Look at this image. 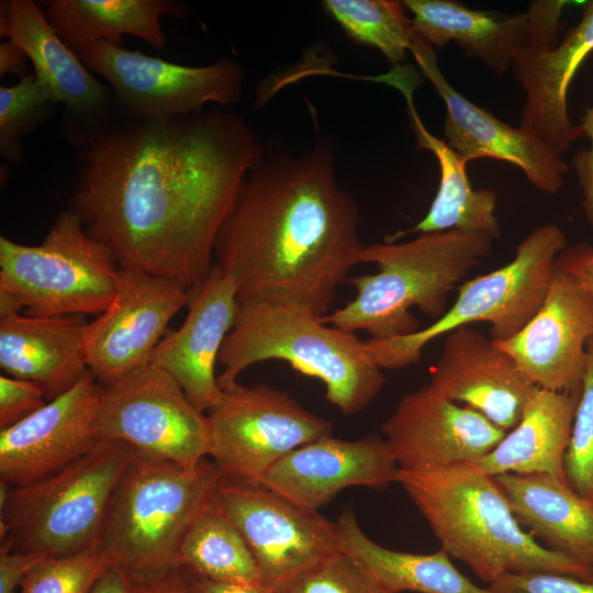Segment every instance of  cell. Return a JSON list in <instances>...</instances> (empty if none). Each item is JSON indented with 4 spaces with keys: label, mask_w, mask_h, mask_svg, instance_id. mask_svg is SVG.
I'll return each instance as SVG.
<instances>
[{
    "label": "cell",
    "mask_w": 593,
    "mask_h": 593,
    "mask_svg": "<svg viewBox=\"0 0 593 593\" xmlns=\"http://www.w3.org/2000/svg\"><path fill=\"white\" fill-rule=\"evenodd\" d=\"M267 360H283L318 379L327 401L344 415L365 410L385 384L383 370L356 333L327 324L303 307L238 302L219 355L223 366L217 376L220 388L231 389L243 371Z\"/></svg>",
    "instance_id": "cell-5"
},
{
    "label": "cell",
    "mask_w": 593,
    "mask_h": 593,
    "mask_svg": "<svg viewBox=\"0 0 593 593\" xmlns=\"http://www.w3.org/2000/svg\"><path fill=\"white\" fill-rule=\"evenodd\" d=\"M579 125L582 135L591 141V148L581 149L574 155L573 167L583 191V209L593 228V107L586 110Z\"/></svg>",
    "instance_id": "cell-39"
},
{
    "label": "cell",
    "mask_w": 593,
    "mask_h": 593,
    "mask_svg": "<svg viewBox=\"0 0 593 593\" xmlns=\"http://www.w3.org/2000/svg\"><path fill=\"white\" fill-rule=\"evenodd\" d=\"M108 563L100 548L46 557L26 574L20 593H89Z\"/></svg>",
    "instance_id": "cell-34"
},
{
    "label": "cell",
    "mask_w": 593,
    "mask_h": 593,
    "mask_svg": "<svg viewBox=\"0 0 593 593\" xmlns=\"http://www.w3.org/2000/svg\"><path fill=\"white\" fill-rule=\"evenodd\" d=\"M47 403L43 390L34 382L0 377V428L5 429L30 416Z\"/></svg>",
    "instance_id": "cell-38"
},
{
    "label": "cell",
    "mask_w": 593,
    "mask_h": 593,
    "mask_svg": "<svg viewBox=\"0 0 593 593\" xmlns=\"http://www.w3.org/2000/svg\"><path fill=\"white\" fill-rule=\"evenodd\" d=\"M593 52V1L584 4L577 26L552 46L527 43L512 70L525 93L521 127L559 154L582 137L569 115L567 93L585 58Z\"/></svg>",
    "instance_id": "cell-23"
},
{
    "label": "cell",
    "mask_w": 593,
    "mask_h": 593,
    "mask_svg": "<svg viewBox=\"0 0 593 593\" xmlns=\"http://www.w3.org/2000/svg\"><path fill=\"white\" fill-rule=\"evenodd\" d=\"M89 593H147V590L143 582L109 562Z\"/></svg>",
    "instance_id": "cell-42"
},
{
    "label": "cell",
    "mask_w": 593,
    "mask_h": 593,
    "mask_svg": "<svg viewBox=\"0 0 593 593\" xmlns=\"http://www.w3.org/2000/svg\"><path fill=\"white\" fill-rule=\"evenodd\" d=\"M275 593H392L342 550L276 588Z\"/></svg>",
    "instance_id": "cell-36"
},
{
    "label": "cell",
    "mask_w": 593,
    "mask_h": 593,
    "mask_svg": "<svg viewBox=\"0 0 593 593\" xmlns=\"http://www.w3.org/2000/svg\"><path fill=\"white\" fill-rule=\"evenodd\" d=\"M400 467L387 440L370 434L355 440L326 436L278 460L260 484L317 511L349 486L384 489L398 483Z\"/></svg>",
    "instance_id": "cell-20"
},
{
    "label": "cell",
    "mask_w": 593,
    "mask_h": 593,
    "mask_svg": "<svg viewBox=\"0 0 593 593\" xmlns=\"http://www.w3.org/2000/svg\"><path fill=\"white\" fill-rule=\"evenodd\" d=\"M46 557L0 548V593H16L30 570Z\"/></svg>",
    "instance_id": "cell-40"
},
{
    "label": "cell",
    "mask_w": 593,
    "mask_h": 593,
    "mask_svg": "<svg viewBox=\"0 0 593 593\" xmlns=\"http://www.w3.org/2000/svg\"><path fill=\"white\" fill-rule=\"evenodd\" d=\"M119 270L111 253L68 209L40 245L0 236V315L20 309L41 317L101 314L115 295Z\"/></svg>",
    "instance_id": "cell-8"
},
{
    "label": "cell",
    "mask_w": 593,
    "mask_h": 593,
    "mask_svg": "<svg viewBox=\"0 0 593 593\" xmlns=\"http://www.w3.org/2000/svg\"><path fill=\"white\" fill-rule=\"evenodd\" d=\"M0 36L25 52L36 79L56 104H63L68 136L75 145L79 147L115 121L111 89L59 38L40 4L32 0H2Z\"/></svg>",
    "instance_id": "cell-17"
},
{
    "label": "cell",
    "mask_w": 593,
    "mask_h": 593,
    "mask_svg": "<svg viewBox=\"0 0 593 593\" xmlns=\"http://www.w3.org/2000/svg\"><path fill=\"white\" fill-rule=\"evenodd\" d=\"M493 239L483 233L448 230L402 243L365 245L360 264H373L378 271L349 278L354 299L322 318L353 333L366 332L373 340L415 333L418 321L410 310L439 318L456 284L491 255Z\"/></svg>",
    "instance_id": "cell-4"
},
{
    "label": "cell",
    "mask_w": 593,
    "mask_h": 593,
    "mask_svg": "<svg viewBox=\"0 0 593 593\" xmlns=\"http://www.w3.org/2000/svg\"><path fill=\"white\" fill-rule=\"evenodd\" d=\"M381 428L404 470L473 463L506 435L482 414L445 398L429 383L404 394Z\"/></svg>",
    "instance_id": "cell-18"
},
{
    "label": "cell",
    "mask_w": 593,
    "mask_h": 593,
    "mask_svg": "<svg viewBox=\"0 0 593 593\" xmlns=\"http://www.w3.org/2000/svg\"><path fill=\"white\" fill-rule=\"evenodd\" d=\"M489 588L493 593H593V581L556 573L529 572L506 574Z\"/></svg>",
    "instance_id": "cell-37"
},
{
    "label": "cell",
    "mask_w": 593,
    "mask_h": 593,
    "mask_svg": "<svg viewBox=\"0 0 593 593\" xmlns=\"http://www.w3.org/2000/svg\"><path fill=\"white\" fill-rule=\"evenodd\" d=\"M429 374V384L441 395L479 412L505 432L517 425L536 388L511 356L469 326L447 334Z\"/></svg>",
    "instance_id": "cell-22"
},
{
    "label": "cell",
    "mask_w": 593,
    "mask_h": 593,
    "mask_svg": "<svg viewBox=\"0 0 593 593\" xmlns=\"http://www.w3.org/2000/svg\"><path fill=\"white\" fill-rule=\"evenodd\" d=\"M222 479L209 457L190 469L137 454L115 489L99 548L144 584L178 569L182 541Z\"/></svg>",
    "instance_id": "cell-6"
},
{
    "label": "cell",
    "mask_w": 593,
    "mask_h": 593,
    "mask_svg": "<svg viewBox=\"0 0 593 593\" xmlns=\"http://www.w3.org/2000/svg\"><path fill=\"white\" fill-rule=\"evenodd\" d=\"M187 305L182 325L160 340L150 363L167 371L198 410L209 412L223 395L215 365L236 317V286L214 264L205 278L189 289Z\"/></svg>",
    "instance_id": "cell-21"
},
{
    "label": "cell",
    "mask_w": 593,
    "mask_h": 593,
    "mask_svg": "<svg viewBox=\"0 0 593 593\" xmlns=\"http://www.w3.org/2000/svg\"><path fill=\"white\" fill-rule=\"evenodd\" d=\"M262 146L242 115L220 109L120 119L79 146L69 210L120 268L189 290L211 270Z\"/></svg>",
    "instance_id": "cell-1"
},
{
    "label": "cell",
    "mask_w": 593,
    "mask_h": 593,
    "mask_svg": "<svg viewBox=\"0 0 593 593\" xmlns=\"http://www.w3.org/2000/svg\"><path fill=\"white\" fill-rule=\"evenodd\" d=\"M27 55L16 43L5 40L0 44V76L13 74L20 78L24 77L27 75Z\"/></svg>",
    "instance_id": "cell-44"
},
{
    "label": "cell",
    "mask_w": 593,
    "mask_h": 593,
    "mask_svg": "<svg viewBox=\"0 0 593 593\" xmlns=\"http://www.w3.org/2000/svg\"><path fill=\"white\" fill-rule=\"evenodd\" d=\"M216 499L253 553L261 583L271 590L343 550L336 522L262 484L223 478Z\"/></svg>",
    "instance_id": "cell-13"
},
{
    "label": "cell",
    "mask_w": 593,
    "mask_h": 593,
    "mask_svg": "<svg viewBox=\"0 0 593 593\" xmlns=\"http://www.w3.org/2000/svg\"><path fill=\"white\" fill-rule=\"evenodd\" d=\"M86 327L80 318L0 316V366L7 376L37 384L53 400L89 370Z\"/></svg>",
    "instance_id": "cell-25"
},
{
    "label": "cell",
    "mask_w": 593,
    "mask_h": 593,
    "mask_svg": "<svg viewBox=\"0 0 593 593\" xmlns=\"http://www.w3.org/2000/svg\"><path fill=\"white\" fill-rule=\"evenodd\" d=\"M398 483L450 558L489 585L506 574L556 573L593 581V566L544 547L515 518L493 477L472 465L399 470Z\"/></svg>",
    "instance_id": "cell-3"
},
{
    "label": "cell",
    "mask_w": 593,
    "mask_h": 593,
    "mask_svg": "<svg viewBox=\"0 0 593 593\" xmlns=\"http://www.w3.org/2000/svg\"><path fill=\"white\" fill-rule=\"evenodd\" d=\"M593 337V295L570 273L555 266L546 296L529 322L494 345L515 361L535 387L580 393L586 370V346Z\"/></svg>",
    "instance_id": "cell-15"
},
{
    "label": "cell",
    "mask_w": 593,
    "mask_h": 593,
    "mask_svg": "<svg viewBox=\"0 0 593 593\" xmlns=\"http://www.w3.org/2000/svg\"><path fill=\"white\" fill-rule=\"evenodd\" d=\"M180 572L189 593H275L261 583L217 582Z\"/></svg>",
    "instance_id": "cell-43"
},
{
    "label": "cell",
    "mask_w": 593,
    "mask_h": 593,
    "mask_svg": "<svg viewBox=\"0 0 593 593\" xmlns=\"http://www.w3.org/2000/svg\"><path fill=\"white\" fill-rule=\"evenodd\" d=\"M209 458L224 479L260 484L268 470L292 450L333 435V424L290 394L265 383H239L223 391L208 412Z\"/></svg>",
    "instance_id": "cell-11"
},
{
    "label": "cell",
    "mask_w": 593,
    "mask_h": 593,
    "mask_svg": "<svg viewBox=\"0 0 593 593\" xmlns=\"http://www.w3.org/2000/svg\"><path fill=\"white\" fill-rule=\"evenodd\" d=\"M45 16L59 38L77 55L97 43L123 46V36L139 37L160 49L166 45L163 16L183 18L186 4L174 0H51Z\"/></svg>",
    "instance_id": "cell-29"
},
{
    "label": "cell",
    "mask_w": 593,
    "mask_h": 593,
    "mask_svg": "<svg viewBox=\"0 0 593 593\" xmlns=\"http://www.w3.org/2000/svg\"><path fill=\"white\" fill-rule=\"evenodd\" d=\"M515 518L544 547L593 566V502L549 474L493 477Z\"/></svg>",
    "instance_id": "cell-26"
},
{
    "label": "cell",
    "mask_w": 593,
    "mask_h": 593,
    "mask_svg": "<svg viewBox=\"0 0 593 593\" xmlns=\"http://www.w3.org/2000/svg\"><path fill=\"white\" fill-rule=\"evenodd\" d=\"M410 52L446 107L445 141L467 163L493 158L518 167L542 192L561 190L568 165L539 138L513 127L458 92L438 67L434 47L415 33Z\"/></svg>",
    "instance_id": "cell-19"
},
{
    "label": "cell",
    "mask_w": 593,
    "mask_h": 593,
    "mask_svg": "<svg viewBox=\"0 0 593 593\" xmlns=\"http://www.w3.org/2000/svg\"><path fill=\"white\" fill-rule=\"evenodd\" d=\"M178 569L211 581L261 583L253 553L216 494L188 530L180 547Z\"/></svg>",
    "instance_id": "cell-31"
},
{
    "label": "cell",
    "mask_w": 593,
    "mask_h": 593,
    "mask_svg": "<svg viewBox=\"0 0 593 593\" xmlns=\"http://www.w3.org/2000/svg\"><path fill=\"white\" fill-rule=\"evenodd\" d=\"M77 56L103 78L121 120H161L236 103L243 91V66L221 57L204 66H186L125 47L97 43Z\"/></svg>",
    "instance_id": "cell-10"
},
{
    "label": "cell",
    "mask_w": 593,
    "mask_h": 593,
    "mask_svg": "<svg viewBox=\"0 0 593 593\" xmlns=\"http://www.w3.org/2000/svg\"><path fill=\"white\" fill-rule=\"evenodd\" d=\"M102 388L101 440H121L142 456L190 469L210 456L208 415L164 369L148 363Z\"/></svg>",
    "instance_id": "cell-12"
},
{
    "label": "cell",
    "mask_w": 593,
    "mask_h": 593,
    "mask_svg": "<svg viewBox=\"0 0 593 593\" xmlns=\"http://www.w3.org/2000/svg\"><path fill=\"white\" fill-rule=\"evenodd\" d=\"M145 585L147 593H189L186 581L179 569H176Z\"/></svg>",
    "instance_id": "cell-45"
},
{
    "label": "cell",
    "mask_w": 593,
    "mask_h": 593,
    "mask_svg": "<svg viewBox=\"0 0 593 593\" xmlns=\"http://www.w3.org/2000/svg\"><path fill=\"white\" fill-rule=\"evenodd\" d=\"M336 523L343 550L392 593H493L465 577L441 548L433 553H412L382 547L366 535L351 510H345Z\"/></svg>",
    "instance_id": "cell-30"
},
{
    "label": "cell",
    "mask_w": 593,
    "mask_h": 593,
    "mask_svg": "<svg viewBox=\"0 0 593 593\" xmlns=\"http://www.w3.org/2000/svg\"><path fill=\"white\" fill-rule=\"evenodd\" d=\"M567 247L558 225L536 227L517 245L508 264L465 282L455 303L429 326L391 339L366 340L372 361L382 370L405 368L421 359L429 342L477 322L490 324L494 342L511 338L540 307L557 257Z\"/></svg>",
    "instance_id": "cell-9"
},
{
    "label": "cell",
    "mask_w": 593,
    "mask_h": 593,
    "mask_svg": "<svg viewBox=\"0 0 593 593\" xmlns=\"http://www.w3.org/2000/svg\"><path fill=\"white\" fill-rule=\"evenodd\" d=\"M580 393L536 387L517 425L472 465L482 473L549 474L566 481L563 459Z\"/></svg>",
    "instance_id": "cell-28"
},
{
    "label": "cell",
    "mask_w": 593,
    "mask_h": 593,
    "mask_svg": "<svg viewBox=\"0 0 593 593\" xmlns=\"http://www.w3.org/2000/svg\"><path fill=\"white\" fill-rule=\"evenodd\" d=\"M556 266L570 273L593 295V245L577 243L564 248Z\"/></svg>",
    "instance_id": "cell-41"
},
{
    "label": "cell",
    "mask_w": 593,
    "mask_h": 593,
    "mask_svg": "<svg viewBox=\"0 0 593 593\" xmlns=\"http://www.w3.org/2000/svg\"><path fill=\"white\" fill-rule=\"evenodd\" d=\"M322 8L350 40L379 49L392 66L403 65L415 31L402 1L324 0Z\"/></svg>",
    "instance_id": "cell-32"
},
{
    "label": "cell",
    "mask_w": 593,
    "mask_h": 593,
    "mask_svg": "<svg viewBox=\"0 0 593 593\" xmlns=\"http://www.w3.org/2000/svg\"><path fill=\"white\" fill-rule=\"evenodd\" d=\"M586 370L563 468L572 490L593 502V337L586 346Z\"/></svg>",
    "instance_id": "cell-35"
},
{
    "label": "cell",
    "mask_w": 593,
    "mask_h": 593,
    "mask_svg": "<svg viewBox=\"0 0 593 593\" xmlns=\"http://www.w3.org/2000/svg\"><path fill=\"white\" fill-rule=\"evenodd\" d=\"M355 198L336 180L335 154L321 141L302 154L264 144L223 222L214 257L238 302L328 314L365 245Z\"/></svg>",
    "instance_id": "cell-2"
},
{
    "label": "cell",
    "mask_w": 593,
    "mask_h": 593,
    "mask_svg": "<svg viewBox=\"0 0 593 593\" xmlns=\"http://www.w3.org/2000/svg\"><path fill=\"white\" fill-rule=\"evenodd\" d=\"M189 290L143 271L120 268L111 304L86 327L90 372L107 387L150 363L169 321L188 304Z\"/></svg>",
    "instance_id": "cell-14"
},
{
    "label": "cell",
    "mask_w": 593,
    "mask_h": 593,
    "mask_svg": "<svg viewBox=\"0 0 593 593\" xmlns=\"http://www.w3.org/2000/svg\"><path fill=\"white\" fill-rule=\"evenodd\" d=\"M54 104L34 72L12 87H0V155L5 161L23 164L22 139L46 120Z\"/></svg>",
    "instance_id": "cell-33"
},
{
    "label": "cell",
    "mask_w": 593,
    "mask_h": 593,
    "mask_svg": "<svg viewBox=\"0 0 593 593\" xmlns=\"http://www.w3.org/2000/svg\"><path fill=\"white\" fill-rule=\"evenodd\" d=\"M137 454L124 441L102 439L40 481L0 482V548L47 557L99 548L115 489Z\"/></svg>",
    "instance_id": "cell-7"
},
{
    "label": "cell",
    "mask_w": 593,
    "mask_h": 593,
    "mask_svg": "<svg viewBox=\"0 0 593 593\" xmlns=\"http://www.w3.org/2000/svg\"><path fill=\"white\" fill-rule=\"evenodd\" d=\"M398 89L404 97L411 128L418 149L430 150L438 161L440 181L437 193L426 215L412 228L385 237L396 242L403 235L448 230L483 233L492 238L501 236L495 216L496 192L491 189L474 190L467 176V161L445 139L434 136L422 122L415 104L414 91L421 76L412 65L393 66L387 74L368 77Z\"/></svg>",
    "instance_id": "cell-24"
},
{
    "label": "cell",
    "mask_w": 593,
    "mask_h": 593,
    "mask_svg": "<svg viewBox=\"0 0 593 593\" xmlns=\"http://www.w3.org/2000/svg\"><path fill=\"white\" fill-rule=\"evenodd\" d=\"M102 385L88 370L65 393L0 430V482L40 481L90 452L100 441Z\"/></svg>",
    "instance_id": "cell-16"
},
{
    "label": "cell",
    "mask_w": 593,
    "mask_h": 593,
    "mask_svg": "<svg viewBox=\"0 0 593 593\" xmlns=\"http://www.w3.org/2000/svg\"><path fill=\"white\" fill-rule=\"evenodd\" d=\"M415 33L434 48L454 42L467 56L502 76L528 43L527 12L473 10L454 0H405Z\"/></svg>",
    "instance_id": "cell-27"
}]
</instances>
